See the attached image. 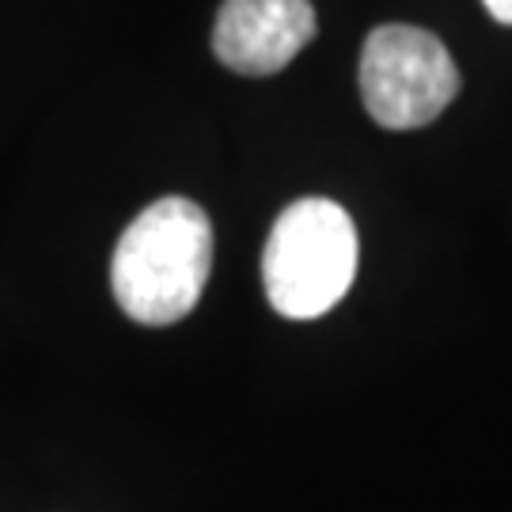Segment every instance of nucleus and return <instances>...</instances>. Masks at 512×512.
<instances>
[{
    "instance_id": "nucleus-5",
    "label": "nucleus",
    "mask_w": 512,
    "mask_h": 512,
    "mask_svg": "<svg viewBox=\"0 0 512 512\" xmlns=\"http://www.w3.org/2000/svg\"><path fill=\"white\" fill-rule=\"evenodd\" d=\"M486 4V12L497 19V23H509L512 27V0H482Z\"/></svg>"
},
{
    "instance_id": "nucleus-2",
    "label": "nucleus",
    "mask_w": 512,
    "mask_h": 512,
    "mask_svg": "<svg viewBox=\"0 0 512 512\" xmlns=\"http://www.w3.org/2000/svg\"><path fill=\"white\" fill-rule=\"evenodd\" d=\"M357 274V228L330 198H300L270 228L262 251L266 300L285 319H319Z\"/></svg>"
},
{
    "instance_id": "nucleus-1",
    "label": "nucleus",
    "mask_w": 512,
    "mask_h": 512,
    "mask_svg": "<svg viewBox=\"0 0 512 512\" xmlns=\"http://www.w3.org/2000/svg\"><path fill=\"white\" fill-rule=\"evenodd\" d=\"M213 270V224L190 198H160L129 224L110 262V289L133 323L167 327L202 300Z\"/></svg>"
},
{
    "instance_id": "nucleus-4",
    "label": "nucleus",
    "mask_w": 512,
    "mask_h": 512,
    "mask_svg": "<svg viewBox=\"0 0 512 512\" xmlns=\"http://www.w3.org/2000/svg\"><path fill=\"white\" fill-rule=\"evenodd\" d=\"M315 38L311 0H224L213 54L243 76H274Z\"/></svg>"
},
{
    "instance_id": "nucleus-3",
    "label": "nucleus",
    "mask_w": 512,
    "mask_h": 512,
    "mask_svg": "<svg viewBox=\"0 0 512 512\" xmlns=\"http://www.w3.org/2000/svg\"><path fill=\"white\" fill-rule=\"evenodd\" d=\"M357 84L368 114L384 129H421L456 99L459 69L437 35L387 23L368 35Z\"/></svg>"
}]
</instances>
